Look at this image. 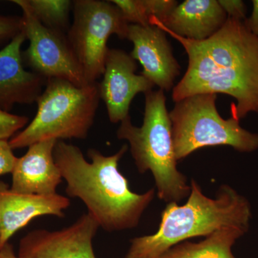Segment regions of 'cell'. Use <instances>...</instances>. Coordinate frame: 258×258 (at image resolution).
<instances>
[{
  "mask_svg": "<svg viewBox=\"0 0 258 258\" xmlns=\"http://www.w3.org/2000/svg\"><path fill=\"white\" fill-rule=\"evenodd\" d=\"M23 31L22 17L0 15V47L6 46Z\"/></svg>",
  "mask_w": 258,
  "mask_h": 258,
  "instance_id": "obj_20",
  "label": "cell"
},
{
  "mask_svg": "<svg viewBox=\"0 0 258 258\" xmlns=\"http://www.w3.org/2000/svg\"><path fill=\"white\" fill-rule=\"evenodd\" d=\"M73 11L68 40L86 82L93 84L104 72L108 39L112 35L126 39L129 24L111 1L76 0Z\"/></svg>",
  "mask_w": 258,
  "mask_h": 258,
  "instance_id": "obj_7",
  "label": "cell"
},
{
  "mask_svg": "<svg viewBox=\"0 0 258 258\" xmlns=\"http://www.w3.org/2000/svg\"><path fill=\"white\" fill-rule=\"evenodd\" d=\"M246 233L240 229H222L201 242L185 241L176 244L159 258H235L232 246Z\"/></svg>",
  "mask_w": 258,
  "mask_h": 258,
  "instance_id": "obj_16",
  "label": "cell"
},
{
  "mask_svg": "<svg viewBox=\"0 0 258 258\" xmlns=\"http://www.w3.org/2000/svg\"><path fill=\"white\" fill-rule=\"evenodd\" d=\"M120 10L125 21L131 25L142 26L150 25V19L147 14L142 0H112L111 1Z\"/></svg>",
  "mask_w": 258,
  "mask_h": 258,
  "instance_id": "obj_18",
  "label": "cell"
},
{
  "mask_svg": "<svg viewBox=\"0 0 258 258\" xmlns=\"http://www.w3.org/2000/svg\"><path fill=\"white\" fill-rule=\"evenodd\" d=\"M163 90L145 93L143 124H132L130 115L120 122L117 137L126 140L139 172L151 171L158 198L167 203L189 197L190 185L177 169L171 122Z\"/></svg>",
  "mask_w": 258,
  "mask_h": 258,
  "instance_id": "obj_4",
  "label": "cell"
},
{
  "mask_svg": "<svg viewBox=\"0 0 258 258\" xmlns=\"http://www.w3.org/2000/svg\"><path fill=\"white\" fill-rule=\"evenodd\" d=\"M0 258H19L15 253L13 246L9 242L0 248Z\"/></svg>",
  "mask_w": 258,
  "mask_h": 258,
  "instance_id": "obj_25",
  "label": "cell"
},
{
  "mask_svg": "<svg viewBox=\"0 0 258 258\" xmlns=\"http://www.w3.org/2000/svg\"><path fill=\"white\" fill-rule=\"evenodd\" d=\"M9 141L0 140V176L12 174L18 157L13 154Z\"/></svg>",
  "mask_w": 258,
  "mask_h": 258,
  "instance_id": "obj_22",
  "label": "cell"
},
{
  "mask_svg": "<svg viewBox=\"0 0 258 258\" xmlns=\"http://www.w3.org/2000/svg\"><path fill=\"white\" fill-rule=\"evenodd\" d=\"M57 141H42L28 147V152L18 158L12 172L11 189L26 195H52L62 182V176L54 159Z\"/></svg>",
  "mask_w": 258,
  "mask_h": 258,
  "instance_id": "obj_14",
  "label": "cell"
},
{
  "mask_svg": "<svg viewBox=\"0 0 258 258\" xmlns=\"http://www.w3.org/2000/svg\"><path fill=\"white\" fill-rule=\"evenodd\" d=\"M137 69V61L130 54L120 49L108 50L103 79L98 83V88L111 123L124 120L129 115L134 97L139 93L145 94L154 88V85L149 80L135 74Z\"/></svg>",
  "mask_w": 258,
  "mask_h": 258,
  "instance_id": "obj_10",
  "label": "cell"
},
{
  "mask_svg": "<svg viewBox=\"0 0 258 258\" xmlns=\"http://www.w3.org/2000/svg\"><path fill=\"white\" fill-rule=\"evenodd\" d=\"M252 13L248 19L244 20V23L250 32L258 38V0L252 1Z\"/></svg>",
  "mask_w": 258,
  "mask_h": 258,
  "instance_id": "obj_24",
  "label": "cell"
},
{
  "mask_svg": "<svg viewBox=\"0 0 258 258\" xmlns=\"http://www.w3.org/2000/svg\"><path fill=\"white\" fill-rule=\"evenodd\" d=\"M142 2L149 19L155 18L160 22L165 20L179 5L175 0H142Z\"/></svg>",
  "mask_w": 258,
  "mask_h": 258,
  "instance_id": "obj_21",
  "label": "cell"
},
{
  "mask_svg": "<svg viewBox=\"0 0 258 258\" xmlns=\"http://www.w3.org/2000/svg\"><path fill=\"white\" fill-rule=\"evenodd\" d=\"M24 30L0 50V108L9 112L16 104H32L42 93L47 80L25 69L22 45Z\"/></svg>",
  "mask_w": 258,
  "mask_h": 258,
  "instance_id": "obj_13",
  "label": "cell"
},
{
  "mask_svg": "<svg viewBox=\"0 0 258 258\" xmlns=\"http://www.w3.org/2000/svg\"><path fill=\"white\" fill-rule=\"evenodd\" d=\"M163 31L179 42L188 56L186 73L172 89L173 101L223 93L237 101L232 106L234 118L258 113V38L244 20L227 18L218 32L203 41Z\"/></svg>",
  "mask_w": 258,
  "mask_h": 258,
  "instance_id": "obj_1",
  "label": "cell"
},
{
  "mask_svg": "<svg viewBox=\"0 0 258 258\" xmlns=\"http://www.w3.org/2000/svg\"><path fill=\"white\" fill-rule=\"evenodd\" d=\"M28 117L10 113L0 108V140L13 138L19 131L28 125Z\"/></svg>",
  "mask_w": 258,
  "mask_h": 258,
  "instance_id": "obj_19",
  "label": "cell"
},
{
  "mask_svg": "<svg viewBox=\"0 0 258 258\" xmlns=\"http://www.w3.org/2000/svg\"><path fill=\"white\" fill-rule=\"evenodd\" d=\"M227 18L217 0H186L162 22L152 18L150 24L178 36L203 41L218 32Z\"/></svg>",
  "mask_w": 258,
  "mask_h": 258,
  "instance_id": "obj_15",
  "label": "cell"
},
{
  "mask_svg": "<svg viewBox=\"0 0 258 258\" xmlns=\"http://www.w3.org/2000/svg\"><path fill=\"white\" fill-rule=\"evenodd\" d=\"M37 20L46 28L60 33L69 32L70 13L74 2L70 0H28Z\"/></svg>",
  "mask_w": 258,
  "mask_h": 258,
  "instance_id": "obj_17",
  "label": "cell"
},
{
  "mask_svg": "<svg viewBox=\"0 0 258 258\" xmlns=\"http://www.w3.org/2000/svg\"><path fill=\"white\" fill-rule=\"evenodd\" d=\"M184 205L168 203L159 229L150 235L131 240L125 258H159L171 247L196 237H208L222 229L247 232L252 218L247 199L229 185L219 188L215 198L205 196L195 180Z\"/></svg>",
  "mask_w": 258,
  "mask_h": 258,
  "instance_id": "obj_3",
  "label": "cell"
},
{
  "mask_svg": "<svg viewBox=\"0 0 258 258\" xmlns=\"http://www.w3.org/2000/svg\"><path fill=\"white\" fill-rule=\"evenodd\" d=\"M71 205L69 198L59 194L26 195L13 191L0 181V235L2 247L36 217L52 215L62 218Z\"/></svg>",
  "mask_w": 258,
  "mask_h": 258,
  "instance_id": "obj_12",
  "label": "cell"
},
{
  "mask_svg": "<svg viewBox=\"0 0 258 258\" xmlns=\"http://www.w3.org/2000/svg\"><path fill=\"white\" fill-rule=\"evenodd\" d=\"M100 100L98 83L79 87L66 80H47L36 101L35 118L10 139V147L23 149L49 139L87 138Z\"/></svg>",
  "mask_w": 258,
  "mask_h": 258,
  "instance_id": "obj_5",
  "label": "cell"
},
{
  "mask_svg": "<svg viewBox=\"0 0 258 258\" xmlns=\"http://www.w3.org/2000/svg\"><path fill=\"white\" fill-rule=\"evenodd\" d=\"M128 145L118 152L104 156L90 149L85 159L77 146L57 141L54 159L66 182V194L79 198L100 227L108 232L132 230L138 226L144 212L155 196V189L134 192L126 178L118 170V163Z\"/></svg>",
  "mask_w": 258,
  "mask_h": 258,
  "instance_id": "obj_2",
  "label": "cell"
},
{
  "mask_svg": "<svg viewBox=\"0 0 258 258\" xmlns=\"http://www.w3.org/2000/svg\"><path fill=\"white\" fill-rule=\"evenodd\" d=\"M23 12V30L30 45L22 52L24 64L46 80H66L79 87L88 86L67 36L46 28L30 10L28 0H13Z\"/></svg>",
  "mask_w": 258,
  "mask_h": 258,
  "instance_id": "obj_8",
  "label": "cell"
},
{
  "mask_svg": "<svg viewBox=\"0 0 258 258\" xmlns=\"http://www.w3.org/2000/svg\"><path fill=\"white\" fill-rule=\"evenodd\" d=\"M100 226L89 214L60 230H32L20 241L19 258H96L93 240Z\"/></svg>",
  "mask_w": 258,
  "mask_h": 258,
  "instance_id": "obj_9",
  "label": "cell"
},
{
  "mask_svg": "<svg viewBox=\"0 0 258 258\" xmlns=\"http://www.w3.org/2000/svg\"><path fill=\"white\" fill-rule=\"evenodd\" d=\"M219 4L225 10L227 17L235 20H245L246 7L240 0H218Z\"/></svg>",
  "mask_w": 258,
  "mask_h": 258,
  "instance_id": "obj_23",
  "label": "cell"
},
{
  "mask_svg": "<svg viewBox=\"0 0 258 258\" xmlns=\"http://www.w3.org/2000/svg\"><path fill=\"white\" fill-rule=\"evenodd\" d=\"M217 98L204 93L176 102L169 116L176 160L205 147L230 146L241 153L258 149V134L241 127L234 117L224 119L217 109Z\"/></svg>",
  "mask_w": 258,
  "mask_h": 258,
  "instance_id": "obj_6",
  "label": "cell"
},
{
  "mask_svg": "<svg viewBox=\"0 0 258 258\" xmlns=\"http://www.w3.org/2000/svg\"><path fill=\"white\" fill-rule=\"evenodd\" d=\"M2 247L1 235H0V248Z\"/></svg>",
  "mask_w": 258,
  "mask_h": 258,
  "instance_id": "obj_26",
  "label": "cell"
},
{
  "mask_svg": "<svg viewBox=\"0 0 258 258\" xmlns=\"http://www.w3.org/2000/svg\"><path fill=\"white\" fill-rule=\"evenodd\" d=\"M126 39L134 45L130 55L143 68L140 75L164 91L173 89L181 67L165 32L155 25L131 24Z\"/></svg>",
  "mask_w": 258,
  "mask_h": 258,
  "instance_id": "obj_11",
  "label": "cell"
}]
</instances>
